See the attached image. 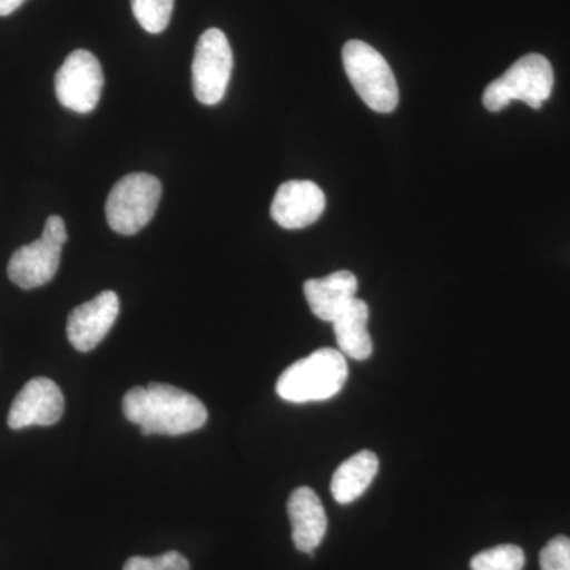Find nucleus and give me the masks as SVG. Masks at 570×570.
<instances>
[{
  "label": "nucleus",
  "instance_id": "19",
  "mask_svg": "<svg viewBox=\"0 0 570 570\" xmlns=\"http://www.w3.org/2000/svg\"><path fill=\"white\" fill-rule=\"evenodd\" d=\"M539 564L540 570H570V538L551 539L540 551Z\"/></svg>",
  "mask_w": 570,
  "mask_h": 570
},
{
  "label": "nucleus",
  "instance_id": "7",
  "mask_svg": "<svg viewBox=\"0 0 570 570\" xmlns=\"http://www.w3.org/2000/svg\"><path fill=\"white\" fill-rule=\"evenodd\" d=\"M234 70V52L220 29L202 33L195 47L193 88L198 102L217 105L224 99Z\"/></svg>",
  "mask_w": 570,
  "mask_h": 570
},
{
  "label": "nucleus",
  "instance_id": "15",
  "mask_svg": "<svg viewBox=\"0 0 570 570\" xmlns=\"http://www.w3.org/2000/svg\"><path fill=\"white\" fill-rule=\"evenodd\" d=\"M379 471V459L371 450H362L344 461L332 479V494L337 504H351L373 483Z\"/></svg>",
  "mask_w": 570,
  "mask_h": 570
},
{
  "label": "nucleus",
  "instance_id": "3",
  "mask_svg": "<svg viewBox=\"0 0 570 570\" xmlns=\"http://www.w3.org/2000/svg\"><path fill=\"white\" fill-rule=\"evenodd\" d=\"M553 85V67L549 59L532 52L523 56L502 77L487 86L483 105L487 110L498 112L513 100H519L539 110L550 99Z\"/></svg>",
  "mask_w": 570,
  "mask_h": 570
},
{
  "label": "nucleus",
  "instance_id": "18",
  "mask_svg": "<svg viewBox=\"0 0 570 570\" xmlns=\"http://www.w3.org/2000/svg\"><path fill=\"white\" fill-rule=\"evenodd\" d=\"M124 570H190V564L178 551H167L154 558H130Z\"/></svg>",
  "mask_w": 570,
  "mask_h": 570
},
{
  "label": "nucleus",
  "instance_id": "12",
  "mask_svg": "<svg viewBox=\"0 0 570 570\" xmlns=\"http://www.w3.org/2000/svg\"><path fill=\"white\" fill-rule=\"evenodd\" d=\"M287 512L296 550L313 557L328 528L321 498L309 487H299L288 498Z\"/></svg>",
  "mask_w": 570,
  "mask_h": 570
},
{
  "label": "nucleus",
  "instance_id": "10",
  "mask_svg": "<svg viewBox=\"0 0 570 570\" xmlns=\"http://www.w3.org/2000/svg\"><path fill=\"white\" fill-rule=\"evenodd\" d=\"M63 404L61 389L51 379H31L14 397L7 422L11 430L55 425L62 417Z\"/></svg>",
  "mask_w": 570,
  "mask_h": 570
},
{
  "label": "nucleus",
  "instance_id": "1",
  "mask_svg": "<svg viewBox=\"0 0 570 570\" xmlns=\"http://www.w3.org/2000/svg\"><path fill=\"white\" fill-rule=\"evenodd\" d=\"M122 412L140 426L142 436H181L200 430L208 420L205 404L193 393L157 382L130 389L124 395Z\"/></svg>",
  "mask_w": 570,
  "mask_h": 570
},
{
  "label": "nucleus",
  "instance_id": "9",
  "mask_svg": "<svg viewBox=\"0 0 570 570\" xmlns=\"http://www.w3.org/2000/svg\"><path fill=\"white\" fill-rule=\"evenodd\" d=\"M119 316V298L112 291L100 292L96 298L71 311L67 337L78 352H91L110 333Z\"/></svg>",
  "mask_w": 570,
  "mask_h": 570
},
{
  "label": "nucleus",
  "instance_id": "17",
  "mask_svg": "<svg viewBox=\"0 0 570 570\" xmlns=\"http://www.w3.org/2000/svg\"><path fill=\"white\" fill-rule=\"evenodd\" d=\"M524 562V551L520 547L505 543L475 554L471 561V570H523Z\"/></svg>",
  "mask_w": 570,
  "mask_h": 570
},
{
  "label": "nucleus",
  "instance_id": "14",
  "mask_svg": "<svg viewBox=\"0 0 570 570\" xmlns=\"http://www.w3.org/2000/svg\"><path fill=\"white\" fill-rule=\"evenodd\" d=\"M367 321H370V307L363 299L354 298L332 322L340 352L360 362L370 358L373 354V340L367 332Z\"/></svg>",
  "mask_w": 570,
  "mask_h": 570
},
{
  "label": "nucleus",
  "instance_id": "11",
  "mask_svg": "<svg viewBox=\"0 0 570 570\" xmlns=\"http://www.w3.org/2000/svg\"><path fill=\"white\" fill-rule=\"evenodd\" d=\"M325 194L316 183L294 179L276 190L272 217L285 230H299L317 223L325 212Z\"/></svg>",
  "mask_w": 570,
  "mask_h": 570
},
{
  "label": "nucleus",
  "instance_id": "4",
  "mask_svg": "<svg viewBox=\"0 0 570 570\" xmlns=\"http://www.w3.org/2000/svg\"><path fill=\"white\" fill-rule=\"evenodd\" d=\"M343 63L355 92L376 112H392L400 91L393 70L384 56L362 40H348L343 48Z\"/></svg>",
  "mask_w": 570,
  "mask_h": 570
},
{
  "label": "nucleus",
  "instance_id": "13",
  "mask_svg": "<svg viewBox=\"0 0 570 570\" xmlns=\"http://www.w3.org/2000/svg\"><path fill=\"white\" fill-rule=\"evenodd\" d=\"M358 281L354 273L336 272L321 279H309L303 285V292L314 316L321 321H333L356 298Z\"/></svg>",
  "mask_w": 570,
  "mask_h": 570
},
{
  "label": "nucleus",
  "instance_id": "16",
  "mask_svg": "<svg viewBox=\"0 0 570 570\" xmlns=\"http://www.w3.org/2000/svg\"><path fill=\"white\" fill-rule=\"evenodd\" d=\"M135 20L149 33H160L170 24L175 0H130Z\"/></svg>",
  "mask_w": 570,
  "mask_h": 570
},
{
  "label": "nucleus",
  "instance_id": "5",
  "mask_svg": "<svg viewBox=\"0 0 570 570\" xmlns=\"http://www.w3.org/2000/svg\"><path fill=\"white\" fill-rule=\"evenodd\" d=\"M163 197L156 176L130 174L112 186L105 205L108 225L119 235H135L151 223Z\"/></svg>",
  "mask_w": 570,
  "mask_h": 570
},
{
  "label": "nucleus",
  "instance_id": "20",
  "mask_svg": "<svg viewBox=\"0 0 570 570\" xmlns=\"http://www.w3.org/2000/svg\"><path fill=\"white\" fill-rule=\"evenodd\" d=\"M24 2L26 0H0V17H9L13 11L20 9Z\"/></svg>",
  "mask_w": 570,
  "mask_h": 570
},
{
  "label": "nucleus",
  "instance_id": "2",
  "mask_svg": "<svg viewBox=\"0 0 570 570\" xmlns=\"http://www.w3.org/2000/svg\"><path fill=\"white\" fill-rule=\"evenodd\" d=\"M346 355L336 348H318L298 360L277 379L276 392L288 403L303 404L326 401L346 385Z\"/></svg>",
  "mask_w": 570,
  "mask_h": 570
},
{
  "label": "nucleus",
  "instance_id": "8",
  "mask_svg": "<svg viewBox=\"0 0 570 570\" xmlns=\"http://www.w3.org/2000/svg\"><path fill=\"white\" fill-rule=\"evenodd\" d=\"M56 97L67 110L91 112L99 105L104 89V70L91 51L71 52L55 78Z\"/></svg>",
  "mask_w": 570,
  "mask_h": 570
},
{
  "label": "nucleus",
  "instance_id": "6",
  "mask_svg": "<svg viewBox=\"0 0 570 570\" xmlns=\"http://www.w3.org/2000/svg\"><path fill=\"white\" fill-rule=\"evenodd\" d=\"M67 238L69 235L62 217H48L40 238L11 255L7 266L11 283L24 291L50 283L61 265L62 247Z\"/></svg>",
  "mask_w": 570,
  "mask_h": 570
}]
</instances>
